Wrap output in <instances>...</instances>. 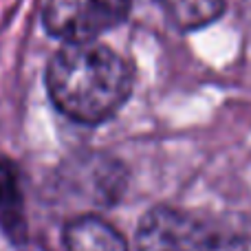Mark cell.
<instances>
[{"label":"cell","instance_id":"1","mask_svg":"<svg viewBox=\"0 0 251 251\" xmlns=\"http://www.w3.org/2000/svg\"><path fill=\"white\" fill-rule=\"evenodd\" d=\"M130 64L100 42L64 44L47 69L49 97L62 115L77 124L108 122L132 93Z\"/></svg>","mask_w":251,"mask_h":251},{"label":"cell","instance_id":"2","mask_svg":"<svg viewBox=\"0 0 251 251\" xmlns=\"http://www.w3.org/2000/svg\"><path fill=\"white\" fill-rule=\"evenodd\" d=\"M137 0H47L42 11L49 33L66 44L95 42L130 16Z\"/></svg>","mask_w":251,"mask_h":251},{"label":"cell","instance_id":"3","mask_svg":"<svg viewBox=\"0 0 251 251\" xmlns=\"http://www.w3.org/2000/svg\"><path fill=\"white\" fill-rule=\"evenodd\" d=\"M221 231L176 207L146 212L137 229V251H216Z\"/></svg>","mask_w":251,"mask_h":251},{"label":"cell","instance_id":"4","mask_svg":"<svg viewBox=\"0 0 251 251\" xmlns=\"http://www.w3.org/2000/svg\"><path fill=\"white\" fill-rule=\"evenodd\" d=\"M62 238L66 251H130L124 236L95 214H82L69 221Z\"/></svg>","mask_w":251,"mask_h":251},{"label":"cell","instance_id":"5","mask_svg":"<svg viewBox=\"0 0 251 251\" xmlns=\"http://www.w3.org/2000/svg\"><path fill=\"white\" fill-rule=\"evenodd\" d=\"M0 221L13 240L25 238V209L18 172L7 159H0Z\"/></svg>","mask_w":251,"mask_h":251},{"label":"cell","instance_id":"6","mask_svg":"<svg viewBox=\"0 0 251 251\" xmlns=\"http://www.w3.org/2000/svg\"><path fill=\"white\" fill-rule=\"evenodd\" d=\"M170 20L183 31H194L207 26L221 18L225 0H159Z\"/></svg>","mask_w":251,"mask_h":251},{"label":"cell","instance_id":"7","mask_svg":"<svg viewBox=\"0 0 251 251\" xmlns=\"http://www.w3.org/2000/svg\"><path fill=\"white\" fill-rule=\"evenodd\" d=\"M216 251H251V229L221 231Z\"/></svg>","mask_w":251,"mask_h":251}]
</instances>
